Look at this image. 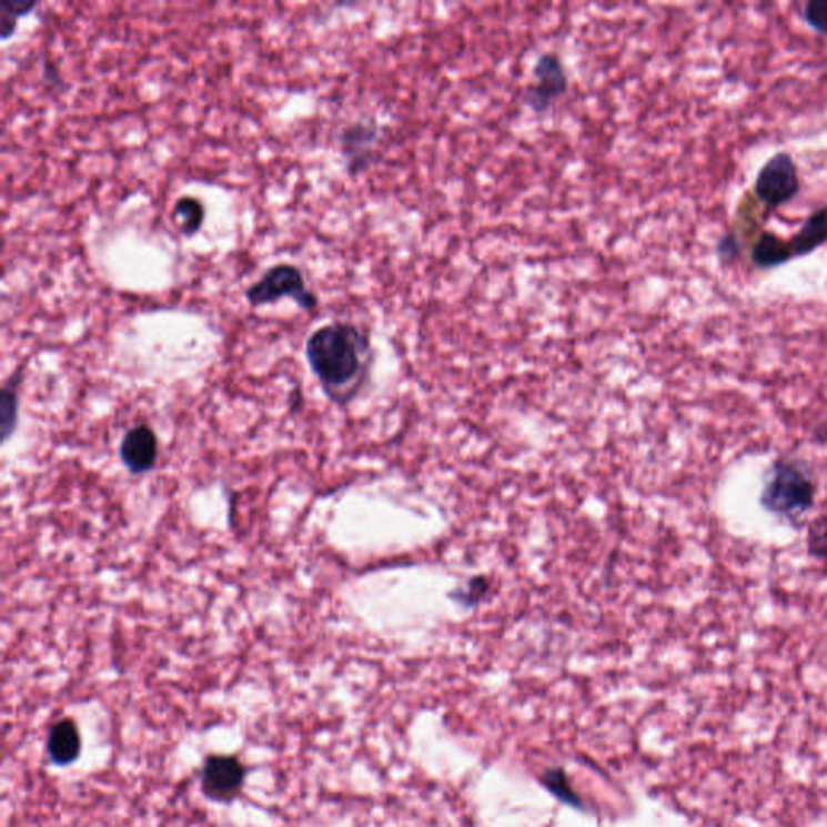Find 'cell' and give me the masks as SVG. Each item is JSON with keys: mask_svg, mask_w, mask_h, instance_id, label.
<instances>
[{"mask_svg": "<svg viewBox=\"0 0 827 827\" xmlns=\"http://www.w3.org/2000/svg\"><path fill=\"white\" fill-rule=\"evenodd\" d=\"M306 356L326 395L346 403L367 379L372 364L371 339L357 325L332 322L309 336Z\"/></svg>", "mask_w": 827, "mask_h": 827, "instance_id": "6da1fadb", "label": "cell"}, {"mask_svg": "<svg viewBox=\"0 0 827 827\" xmlns=\"http://www.w3.org/2000/svg\"><path fill=\"white\" fill-rule=\"evenodd\" d=\"M816 486L811 474L798 461L777 460L763 485L762 504L766 511L797 524L815 504Z\"/></svg>", "mask_w": 827, "mask_h": 827, "instance_id": "7a4b0ae2", "label": "cell"}, {"mask_svg": "<svg viewBox=\"0 0 827 827\" xmlns=\"http://www.w3.org/2000/svg\"><path fill=\"white\" fill-rule=\"evenodd\" d=\"M244 296L251 307L275 304L283 297H290L307 312L315 311L319 306L317 296L307 289L301 269L289 262H282L265 270L264 275L258 282L252 283Z\"/></svg>", "mask_w": 827, "mask_h": 827, "instance_id": "3957f363", "label": "cell"}, {"mask_svg": "<svg viewBox=\"0 0 827 827\" xmlns=\"http://www.w3.org/2000/svg\"><path fill=\"white\" fill-rule=\"evenodd\" d=\"M800 177L797 163L789 152H777L759 170L755 180V194L769 211L779 209L797 196Z\"/></svg>", "mask_w": 827, "mask_h": 827, "instance_id": "277c9868", "label": "cell"}, {"mask_svg": "<svg viewBox=\"0 0 827 827\" xmlns=\"http://www.w3.org/2000/svg\"><path fill=\"white\" fill-rule=\"evenodd\" d=\"M246 766L234 755H211L201 769L202 794L216 804H230L241 794Z\"/></svg>", "mask_w": 827, "mask_h": 827, "instance_id": "5b68a950", "label": "cell"}, {"mask_svg": "<svg viewBox=\"0 0 827 827\" xmlns=\"http://www.w3.org/2000/svg\"><path fill=\"white\" fill-rule=\"evenodd\" d=\"M567 91V73L555 54L539 57L534 69V83L525 91V104L543 112Z\"/></svg>", "mask_w": 827, "mask_h": 827, "instance_id": "8992f818", "label": "cell"}, {"mask_svg": "<svg viewBox=\"0 0 827 827\" xmlns=\"http://www.w3.org/2000/svg\"><path fill=\"white\" fill-rule=\"evenodd\" d=\"M120 456L133 474L151 471L158 457V440L154 432L145 425L128 432L120 446Z\"/></svg>", "mask_w": 827, "mask_h": 827, "instance_id": "52a82bcc", "label": "cell"}, {"mask_svg": "<svg viewBox=\"0 0 827 827\" xmlns=\"http://www.w3.org/2000/svg\"><path fill=\"white\" fill-rule=\"evenodd\" d=\"M49 758L57 766H69L77 762L81 754V736L77 723L72 718L57 720L49 730Z\"/></svg>", "mask_w": 827, "mask_h": 827, "instance_id": "ba28073f", "label": "cell"}, {"mask_svg": "<svg viewBox=\"0 0 827 827\" xmlns=\"http://www.w3.org/2000/svg\"><path fill=\"white\" fill-rule=\"evenodd\" d=\"M827 244V204L805 220L801 229L787 241L791 261L805 258Z\"/></svg>", "mask_w": 827, "mask_h": 827, "instance_id": "9c48e42d", "label": "cell"}, {"mask_svg": "<svg viewBox=\"0 0 827 827\" xmlns=\"http://www.w3.org/2000/svg\"><path fill=\"white\" fill-rule=\"evenodd\" d=\"M377 138L375 128L367 125H353L346 128L342 134V149L347 161V172L356 175L367 165L371 158L372 144Z\"/></svg>", "mask_w": 827, "mask_h": 827, "instance_id": "30bf717a", "label": "cell"}, {"mask_svg": "<svg viewBox=\"0 0 827 827\" xmlns=\"http://www.w3.org/2000/svg\"><path fill=\"white\" fill-rule=\"evenodd\" d=\"M790 261L786 240L768 232L759 234L754 250H752V262L756 268L762 270L776 269Z\"/></svg>", "mask_w": 827, "mask_h": 827, "instance_id": "8fae6325", "label": "cell"}, {"mask_svg": "<svg viewBox=\"0 0 827 827\" xmlns=\"http://www.w3.org/2000/svg\"><path fill=\"white\" fill-rule=\"evenodd\" d=\"M205 209L199 199L183 196L175 202L173 208V222L179 226L183 236H194L204 225Z\"/></svg>", "mask_w": 827, "mask_h": 827, "instance_id": "7c38bea8", "label": "cell"}, {"mask_svg": "<svg viewBox=\"0 0 827 827\" xmlns=\"http://www.w3.org/2000/svg\"><path fill=\"white\" fill-rule=\"evenodd\" d=\"M539 783H542V786L545 787L553 797L558 798L561 804L584 811V800H582L581 795L574 790L569 776H567V773L564 771L563 768L546 769V771L543 773V776L539 777Z\"/></svg>", "mask_w": 827, "mask_h": 827, "instance_id": "4fadbf2b", "label": "cell"}, {"mask_svg": "<svg viewBox=\"0 0 827 827\" xmlns=\"http://www.w3.org/2000/svg\"><path fill=\"white\" fill-rule=\"evenodd\" d=\"M38 6V0H0V38L7 41L13 37L19 20L30 16Z\"/></svg>", "mask_w": 827, "mask_h": 827, "instance_id": "5bb4252c", "label": "cell"}, {"mask_svg": "<svg viewBox=\"0 0 827 827\" xmlns=\"http://www.w3.org/2000/svg\"><path fill=\"white\" fill-rule=\"evenodd\" d=\"M808 552L813 558L827 563V517H819L809 525Z\"/></svg>", "mask_w": 827, "mask_h": 827, "instance_id": "9a60e30c", "label": "cell"}, {"mask_svg": "<svg viewBox=\"0 0 827 827\" xmlns=\"http://www.w3.org/2000/svg\"><path fill=\"white\" fill-rule=\"evenodd\" d=\"M804 19L813 30L827 37V0H811L805 6Z\"/></svg>", "mask_w": 827, "mask_h": 827, "instance_id": "2e32d148", "label": "cell"}, {"mask_svg": "<svg viewBox=\"0 0 827 827\" xmlns=\"http://www.w3.org/2000/svg\"><path fill=\"white\" fill-rule=\"evenodd\" d=\"M0 407H2V410H0L2 411V433L7 438V436L10 435V432H12L17 418V395L13 390H3Z\"/></svg>", "mask_w": 827, "mask_h": 827, "instance_id": "e0dca14e", "label": "cell"}]
</instances>
